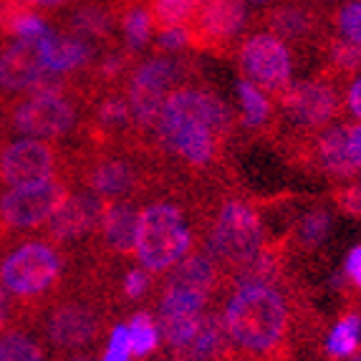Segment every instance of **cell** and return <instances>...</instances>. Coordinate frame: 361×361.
Wrapping results in <instances>:
<instances>
[{"label": "cell", "mask_w": 361, "mask_h": 361, "mask_svg": "<svg viewBox=\"0 0 361 361\" xmlns=\"http://www.w3.org/2000/svg\"><path fill=\"white\" fill-rule=\"evenodd\" d=\"M238 127L240 121L233 109L212 86L187 78L167 94L145 152L169 182H215L223 187L228 147Z\"/></svg>", "instance_id": "obj_1"}, {"label": "cell", "mask_w": 361, "mask_h": 361, "mask_svg": "<svg viewBox=\"0 0 361 361\" xmlns=\"http://www.w3.org/2000/svg\"><path fill=\"white\" fill-rule=\"evenodd\" d=\"M220 306L225 336L240 361H288L303 298L293 281L283 286H240L225 290Z\"/></svg>", "instance_id": "obj_2"}, {"label": "cell", "mask_w": 361, "mask_h": 361, "mask_svg": "<svg viewBox=\"0 0 361 361\" xmlns=\"http://www.w3.org/2000/svg\"><path fill=\"white\" fill-rule=\"evenodd\" d=\"M200 243V195L164 182L139 202L134 263L162 278Z\"/></svg>", "instance_id": "obj_3"}, {"label": "cell", "mask_w": 361, "mask_h": 361, "mask_svg": "<svg viewBox=\"0 0 361 361\" xmlns=\"http://www.w3.org/2000/svg\"><path fill=\"white\" fill-rule=\"evenodd\" d=\"M76 253L49 238H13L0 247V286L20 306L25 324L71 281Z\"/></svg>", "instance_id": "obj_4"}, {"label": "cell", "mask_w": 361, "mask_h": 361, "mask_svg": "<svg viewBox=\"0 0 361 361\" xmlns=\"http://www.w3.org/2000/svg\"><path fill=\"white\" fill-rule=\"evenodd\" d=\"M265 243V225L253 200L225 187L200 195V247L217 263L223 278L245 263Z\"/></svg>", "instance_id": "obj_5"}, {"label": "cell", "mask_w": 361, "mask_h": 361, "mask_svg": "<svg viewBox=\"0 0 361 361\" xmlns=\"http://www.w3.org/2000/svg\"><path fill=\"white\" fill-rule=\"evenodd\" d=\"M197 66L192 59L182 54H159L154 51L152 56H139L134 61L132 71L124 81L129 106L134 116V132H137V147L145 152L147 139L152 137L159 119V109L164 99L177 84L195 78Z\"/></svg>", "instance_id": "obj_6"}, {"label": "cell", "mask_w": 361, "mask_h": 361, "mask_svg": "<svg viewBox=\"0 0 361 361\" xmlns=\"http://www.w3.org/2000/svg\"><path fill=\"white\" fill-rule=\"evenodd\" d=\"M84 99L78 91L63 94H20L6 99V129L16 137L61 142L81 132Z\"/></svg>", "instance_id": "obj_7"}, {"label": "cell", "mask_w": 361, "mask_h": 361, "mask_svg": "<svg viewBox=\"0 0 361 361\" xmlns=\"http://www.w3.org/2000/svg\"><path fill=\"white\" fill-rule=\"evenodd\" d=\"M278 109L286 121L283 134H313L336 124L343 111L341 81L319 73V76L293 81L290 89L278 99Z\"/></svg>", "instance_id": "obj_8"}, {"label": "cell", "mask_w": 361, "mask_h": 361, "mask_svg": "<svg viewBox=\"0 0 361 361\" xmlns=\"http://www.w3.org/2000/svg\"><path fill=\"white\" fill-rule=\"evenodd\" d=\"M240 78L258 86L271 102H278L293 84V54L286 41L271 30L245 33L235 49Z\"/></svg>", "instance_id": "obj_9"}, {"label": "cell", "mask_w": 361, "mask_h": 361, "mask_svg": "<svg viewBox=\"0 0 361 361\" xmlns=\"http://www.w3.org/2000/svg\"><path fill=\"white\" fill-rule=\"evenodd\" d=\"M68 175V149L56 142L16 137L0 142V185L23 187Z\"/></svg>", "instance_id": "obj_10"}, {"label": "cell", "mask_w": 361, "mask_h": 361, "mask_svg": "<svg viewBox=\"0 0 361 361\" xmlns=\"http://www.w3.org/2000/svg\"><path fill=\"white\" fill-rule=\"evenodd\" d=\"M247 25L245 0H200L187 23L190 49L210 56H233Z\"/></svg>", "instance_id": "obj_11"}, {"label": "cell", "mask_w": 361, "mask_h": 361, "mask_svg": "<svg viewBox=\"0 0 361 361\" xmlns=\"http://www.w3.org/2000/svg\"><path fill=\"white\" fill-rule=\"evenodd\" d=\"M139 202L142 200H119L106 202L97 233L86 243V255L97 260L99 265L124 263L134 258V240H137V220H139Z\"/></svg>", "instance_id": "obj_12"}, {"label": "cell", "mask_w": 361, "mask_h": 361, "mask_svg": "<svg viewBox=\"0 0 361 361\" xmlns=\"http://www.w3.org/2000/svg\"><path fill=\"white\" fill-rule=\"evenodd\" d=\"M104 207H106V202L97 195L86 192L81 187L71 190L66 202L46 223L43 238H49L51 243L66 247V250H73L81 243H89L102 223Z\"/></svg>", "instance_id": "obj_13"}, {"label": "cell", "mask_w": 361, "mask_h": 361, "mask_svg": "<svg viewBox=\"0 0 361 361\" xmlns=\"http://www.w3.org/2000/svg\"><path fill=\"white\" fill-rule=\"evenodd\" d=\"M260 28L276 33L288 46L303 49L311 43L319 46L329 28V18H324V11L308 6L303 0H283L260 16Z\"/></svg>", "instance_id": "obj_14"}, {"label": "cell", "mask_w": 361, "mask_h": 361, "mask_svg": "<svg viewBox=\"0 0 361 361\" xmlns=\"http://www.w3.org/2000/svg\"><path fill=\"white\" fill-rule=\"evenodd\" d=\"M46 71L38 56V43L0 41V97H20Z\"/></svg>", "instance_id": "obj_15"}, {"label": "cell", "mask_w": 361, "mask_h": 361, "mask_svg": "<svg viewBox=\"0 0 361 361\" xmlns=\"http://www.w3.org/2000/svg\"><path fill=\"white\" fill-rule=\"evenodd\" d=\"M63 33L81 38V41L106 49L119 41V18H116V8L106 6L102 0H84L78 3L66 18L59 25Z\"/></svg>", "instance_id": "obj_16"}, {"label": "cell", "mask_w": 361, "mask_h": 361, "mask_svg": "<svg viewBox=\"0 0 361 361\" xmlns=\"http://www.w3.org/2000/svg\"><path fill=\"white\" fill-rule=\"evenodd\" d=\"M38 56L46 71L61 73V76H81L97 59V46L81 41V38L63 33V30H49L38 41Z\"/></svg>", "instance_id": "obj_17"}, {"label": "cell", "mask_w": 361, "mask_h": 361, "mask_svg": "<svg viewBox=\"0 0 361 361\" xmlns=\"http://www.w3.org/2000/svg\"><path fill=\"white\" fill-rule=\"evenodd\" d=\"M238 99H240V127H245L247 132L258 134H278V121H276V104L265 97L258 86H253L250 81L240 78L238 81Z\"/></svg>", "instance_id": "obj_18"}, {"label": "cell", "mask_w": 361, "mask_h": 361, "mask_svg": "<svg viewBox=\"0 0 361 361\" xmlns=\"http://www.w3.org/2000/svg\"><path fill=\"white\" fill-rule=\"evenodd\" d=\"M319 51L321 61H324L321 73H326V76L343 81V78H351L361 71V49L356 43L336 36V33H326L319 43Z\"/></svg>", "instance_id": "obj_19"}, {"label": "cell", "mask_w": 361, "mask_h": 361, "mask_svg": "<svg viewBox=\"0 0 361 361\" xmlns=\"http://www.w3.org/2000/svg\"><path fill=\"white\" fill-rule=\"evenodd\" d=\"M331 233V212L326 207H311L293 223L288 233L290 253H316Z\"/></svg>", "instance_id": "obj_20"}, {"label": "cell", "mask_w": 361, "mask_h": 361, "mask_svg": "<svg viewBox=\"0 0 361 361\" xmlns=\"http://www.w3.org/2000/svg\"><path fill=\"white\" fill-rule=\"evenodd\" d=\"M157 276H152L149 271H145L142 265H132L121 273L119 278H114L111 283V301L114 308H132V306H145V303L154 301L157 293Z\"/></svg>", "instance_id": "obj_21"}, {"label": "cell", "mask_w": 361, "mask_h": 361, "mask_svg": "<svg viewBox=\"0 0 361 361\" xmlns=\"http://www.w3.org/2000/svg\"><path fill=\"white\" fill-rule=\"evenodd\" d=\"M119 18V41L124 49L134 56H142V51L149 49L154 41V23H152L149 8L139 6H114Z\"/></svg>", "instance_id": "obj_22"}, {"label": "cell", "mask_w": 361, "mask_h": 361, "mask_svg": "<svg viewBox=\"0 0 361 361\" xmlns=\"http://www.w3.org/2000/svg\"><path fill=\"white\" fill-rule=\"evenodd\" d=\"M361 343V313L346 311L338 316V321L331 326V331L326 334L324 351L331 361H341L359 351Z\"/></svg>", "instance_id": "obj_23"}, {"label": "cell", "mask_w": 361, "mask_h": 361, "mask_svg": "<svg viewBox=\"0 0 361 361\" xmlns=\"http://www.w3.org/2000/svg\"><path fill=\"white\" fill-rule=\"evenodd\" d=\"M0 361H49L46 343L28 331V326H16L0 334Z\"/></svg>", "instance_id": "obj_24"}, {"label": "cell", "mask_w": 361, "mask_h": 361, "mask_svg": "<svg viewBox=\"0 0 361 361\" xmlns=\"http://www.w3.org/2000/svg\"><path fill=\"white\" fill-rule=\"evenodd\" d=\"M127 331H129V346H132V359H147L162 343L159 324H157V319L149 311L132 313V319L127 321Z\"/></svg>", "instance_id": "obj_25"}, {"label": "cell", "mask_w": 361, "mask_h": 361, "mask_svg": "<svg viewBox=\"0 0 361 361\" xmlns=\"http://www.w3.org/2000/svg\"><path fill=\"white\" fill-rule=\"evenodd\" d=\"M197 6L200 0H152L149 16L154 23V33L167 28H187Z\"/></svg>", "instance_id": "obj_26"}, {"label": "cell", "mask_w": 361, "mask_h": 361, "mask_svg": "<svg viewBox=\"0 0 361 361\" xmlns=\"http://www.w3.org/2000/svg\"><path fill=\"white\" fill-rule=\"evenodd\" d=\"M329 28H331V33L356 43L361 49V0H346V3H338L336 8H331Z\"/></svg>", "instance_id": "obj_27"}, {"label": "cell", "mask_w": 361, "mask_h": 361, "mask_svg": "<svg viewBox=\"0 0 361 361\" xmlns=\"http://www.w3.org/2000/svg\"><path fill=\"white\" fill-rule=\"evenodd\" d=\"M331 197L338 205V210H343L346 215L361 220V180L359 177L351 182H343V185H336Z\"/></svg>", "instance_id": "obj_28"}, {"label": "cell", "mask_w": 361, "mask_h": 361, "mask_svg": "<svg viewBox=\"0 0 361 361\" xmlns=\"http://www.w3.org/2000/svg\"><path fill=\"white\" fill-rule=\"evenodd\" d=\"M99 361H132V346H129L127 324H114L109 331L106 349Z\"/></svg>", "instance_id": "obj_29"}, {"label": "cell", "mask_w": 361, "mask_h": 361, "mask_svg": "<svg viewBox=\"0 0 361 361\" xmlns=\"http://www.w3.org/2000/svg\"><path fill=\"white\" fill-rule=\"evenodd\" d=\"M154 51L159 54H182L190 49V38H187V28H167L154 33Z\"/></svg>", "instance_id": "obj_30"}, {"label": "cell", "mask_w": 361, "mask_h": 361, "mask_svg": "<svg viewBox=\"0 0 361 361\" xmlns=\"http://www.w3.org/2000/svg\"><path fill=\"white\" fill-rule=\"evenodd\" d=\"M16 326H28V324H25V316L20 311V306L0 286V334L8 331V329H16Z\"/></svg>", "instance_id": "obj_31"}, {"label": "cell", "mask_w": 361, "mask_h": 361, "mask_svg": "<svg viewBox=\"0 0 361 361\" xmlns=\"http://www.w3.org/2000/svg\"><path fill=\"white\" fill-rule=\"evenodd\" d=\"M343 104L349 109V114L356 121H361V71L349 78V86H346V94H343Z\"/></svg>", "instance_id": "obj_32"}, {"label": "cell", "mask_w": 361, "mask_h": 361, "mask_svg": "<svg viewBox=\"0 0 361 361\" xmlns=\"http://www.w3.org/2000/svg\"><path fill=\"white\" fill-rule=\"evenodd\" d=\"M343 278L354 286L356 290L361 288V245H354L346 253V263H343Z\"/></svg>", "instance_id": "obj_33"}, {"label": "cell", "mask_w": 361, "mask_h": 361, "mask_svg": "<svg viewBox=\"0 0 361 361\" xmlns=\"http://www.w3.org/2000/svg\"><path fill=\"white\" fill-rule=\"evenodd\" d=\"M346 139H349V152L354 164L361 169V121L356 124H346Z\"/></svg>", "instance_id": "obj_34"}, {"label": "cell", "mask_w": 361, "mask_h": 361, "mask_svg": "<svg viewBox=\"0 0 361 361\" xmlns=\"http://www.w3.org/2000/svg\"><path fill=\"white\" fill-rule=\"evenodd\" d=\"M23 3L33 11H59V8L68 6L73 0H23Z\"/></svg>", "instance_id": "obj_35"}, {"label": "cell", "mask_w": 361, "mask_h": 361, "mask_svg": "<svg viewBox=\"0 0 361 361\" xmlns=\"http://www.w3.org/2000/svg\"><path fill=\"white\" fill-rule=\"evenodd\" d=\"M54 361H97L91 354H71V356H61V359H54Z\"/></svg>", "instance_id": "obj_36"}, {"label": "cell", "mask_w": 361, "mask_h": 361, "mask_svg": "<svg viewBox=\"0 0 361 361\" xmlns=\"http://www.w3.org/2000/svg\"><path fill=\"white\" fill-rule=\"evenodd\" d=\"M6 129V97H0V132Z\"/></svg>", "instance_id": "obj_37"}, {"label": "cell", "mask_w": 361, "mask_h": 361, "mask_svg": "<svg viewBox=\"0 0 361 361\" xmlns=\"http://www.w3.org/2000/svg\"><path fill=\"white\" fill-rule=\"evenodd\" d=\"M139 3H145V0H114V6H139Z\"/></svg>", "instance_id": "obj_38"}, {"label": "cell", "mask_w": 361, "mask_h": 361, "mask_svg": "<svg viewBox=\"0 0 361 361\" xmlns=\"http://www.w3.org/2000/svg\"><path fill=\"white\" fill-rule=\"evenodd\" d=\"M341 361H361V351H354V354L346 356V359H341Z\"/></svg>", "instance_id": "obj_39"}, {"label": "cell", "mask_w": 361, "mask_h": 361, "mask_svg": "<svg viewBox=\"0 0 361 361\" xmlns=\"http://www.w3.org/2000/svg\"><path fill=\"white\" fill-rule=\"evenodd\" d=\"M245 3H255V6H265V3H271V0H245Z\"/></svg>", "instance_id": "obj_40"}, {"label": "cell", "mask_w": 361, "mask_h": 361, "mask_svg": "<svg viewBox=\"0 0 361 361\" xmlns=\"http://www.w3.org/2000/svg\"><path fill=\"white\" fill-rule=\"evenodd\" d=\"M356 298H361V288H359V290H356Z\"/></svg>", "instance_id": "obj_41"}, {"label": "cell", "mask_w": 361, "mask_h": 361, "mask_svg": "<svg viewBox=\"0 0 361 361\" xmlns=\"http://www.w3.org/2000/svg\"><path fill=\"white\" fill-rule=\"evenodd\" d=\"M0 41H3V38H0Z\"/></svg>", "instance_id": "obj_42"}]
</instances>
